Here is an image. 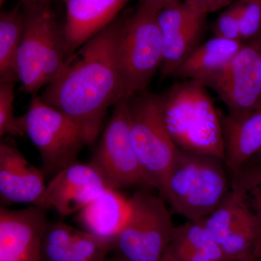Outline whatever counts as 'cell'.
<instances>
[{"label": "cell", "mask_w": 261, "mask_h": 261, "mask_svg": "<svg viewBox=\"0 0 261 261\" xmlns=\"http://www.w3.org/2000/svg\"><path fill=\"white\" fill-rule=\"evenodd\" d=\"M171 241L184 244L214 261H232L225 255L204 219L174 227Z\"/></svg>", "instance_id": "22"}, {"label": "cell", "mask_w": 261, "mask_h": 261, "mask_svg": "<svg viewBox=\"0 0 261 261\" xmlns=\"http://www.w3.org/2000/svg\"><path fill=\"white\" fill-rule=\"evenodd\" d=\"M89 164L97 171L108 188H149L130 139L126 99L113 108L107 126L94 145Z\"/></svg>", "instance_id": "9"}, {"label": "cell", "mask_w": 261, "mask_h": 261, "mask_svg": "<svg viewBox=\"0 0 261 261\" xmlns=\"http://www.w3.org/2000/svg\"><path fill=\"white\" fill-rule=\"evenodd\" d=\"M224 1L225 3H227L228 5H231L233 3H235V2L238 1V0H224Z\"/></svg>", "instance_id": "35"}, {"label": "cell", "mask_w": 261, "mask_h": 261, "mask_svg": "<svg viewBox=\"0 0 261 261\" xmlns=\"http://www.w3.org/2000/svg\"><path fill=\"white\" fill-rule=\"evenodd\" d=\"M120 19L68 57L39 97L75 121L95 145L110 108L126 100L117 51Z\"/></svg>", "instance_id": "1"}, {"label": "cell", "mask_w": 261, "mask_h": 261, "mask_svg": "<svg viewBox=\"0 0 261 261\" xmlns=\"http://www.w3.org/2000/svg\"><path fill=\"white\" fill-rule=\"evenodd\" d=\"M44 171L24 157L13 143L0 144V199L2 206L39 205L46 187Z\"/></svg>", "instance_id": "15"}, {"label": "cell", "mask_w": 261, "mask_h": 261, "mask_svg": "<svg viewBox=\"0 0 261 261\" xmlns=\"http://www.w3.org/2000/svg\"><path fill=\"white\" fill-rule=\"evenodd\" d=\"M24 116L25 135L37 147L45 173H55L78 162L89 145L84 130L61 111L34 96Z\"/></svg>", "instance_id": "8"}, {"label": "cell", "mask_w": 261, "mask_h": 261, "mask_svg": "<svg viewBox=\"0 0 261 261\" xmlns=\"http://www.w3.org/2000/svg\"><path fill=\"white\" fill-rule=\"evenodd\" d=\"M224 162L230 173L243 167L261 149V108L221 118Z\"/></svg>", "instance_id": "17"}, {"label": "cell", "mask_w": 261, "mask_h": 261, "mask_svg": "<svg viewBox=\"0 0 261 261\" xmlns=\"http://www.w3.org/2000/svg\"><path fill=\"white\" fill-rule=\"evenodd\" d=\"M160 261H178L172 254L167 249L166 252H165L164 255H163L162 258Z\"/></svg>", "instance_id": "32"}, {"label": "cell", "mask_w": 261, "mask_h": 261, "mask_svg": "<svg viewBox=\"0 0 261 261\" xmlns=\"http://www.w3.org/2000/svg\"><path fill=\"white\" fill-rule=\"evenodd\" d=\"M255 159L256 162L260 163L261 164V149L260 151H259L258 152H257L256 155L255 156Z\"/></svg>", "instance_id": "34"}, {"label": "cell", "mask_w": 261, "mask_h": 261, "mask_svg": "<svg viewBox=\"0 0 261 261\" xmlns=\"http://www.w3.org/2000/svg\"><path fill=\"white\" fill-rule=\"evenodd\" d=\"M47 209L32 205L20 210L0 207V261H44L42 238Z\"/></svg>", "instance_id": "12"}, {"label": "cell", "mask_w": 261, "mask_h": 261, "mask_svg": "<svg viewBox=\"0 0 261 261\" xmlns=\"http://www.w3.org/2000/svg\"><path fill=\"white\" fill-rule=\"evenodd\" d=\"M50 3L23 5L24 29L18 55L19 82L27 94L47 87L68 59L64 25Z\"/></svg>", "instance_id": "4"}, {"label": "cell", "mask_w": 261, "mask_h": 261, "mask_svg": "<svg viewBox=\"0 0 261 261\" xmlns=\"http://www.w3.org/2000/svg\"><path fill=\"white\" fill-rule=\"evenodd\" d=\"M106 188L108 187L92 166L76 162L55 175L38 206L65 217L82 210Z\"/></svg>", "instance_id": "14"}, {"label": "cell", "mask_w": 261, "mask_h": 261, "mask_svg": "<svg viewBox=\"0 0 261 261\" xmlns=\"http://www.w3.org/2000/svg\"><path fill=\"white\" fill-rule=\"evenodd\" d=\"M129 214V200L118 190L106 188L76 213L75 221L84 231L114 241Z\"/></svg>", "instance_id": "18"}, {"label": "cell", "mask_w": 261, "mask_h": 261, "mask_svg": "<svg viewBox=\"0 0 261 261\" xmlns=\"http://www.w3.org/2000/svg\"><path fill=\"white\" fill-rule=\"evenodd\" d=\"M231 173V191L255 224L261 243V164L249 161Z\"/></svg>", "instance_id": "21"}, {"label": "cell", "mask_w": 261, "mask_h": 261, "mask_svg": "<svg viewBox=\"0 0 261 261\" xmlns=\"http://www.w3.org/2000/svg\"><path fill=\"white\" fill-rule=\"evenodd\" d=\"M83 230L77 229L61 222L47 221L43 234L42 243L66 246L73 243Z\"/></svg>", "instance_id": "27"}, {"label": "cell", "mask_w": 261, "mask_h": 261, "mask_svg": "<svg viewBox=\"0 0 261 261\" xmlns=\"http://www.w3.org/2000/svg\"><path fill=\"white\" fill-rule=\"evenodd\" d=\"M240 12L241 2H235L221 13L215 21L213 31L215 37L228 40L241 41L240 39Z\"/></svg>", "instance_id": "26"}, {"label": "cell", "mask_w": 261, "mask_h": 261, "mask_svg": "<svg viewBox=\"0 0 261 261\" xmlns=\"http://www.w3.org/2000/svg\"><path fill=\"white\" fill-rule=\"evenodd\" d=\"M252 261H261V257H257V258L255 259V260Z\"/></svg>", "instance_id": "37"}, {"label": "cell", "mask_w": 261, "mask_h": 261, "mask_svg": "<svg viewBox=\"0 0 261 261\" xmlns=\"http://www.w3.org/2000/svg\"><path fill=\"white\" fill-rule=\"evenodd\" d=\"M227 171L223 159L178 148L162 197L188 221L205 219L231 191Z\"/></svg>", "instance_id": "3"}, {"label": "cell", "mask_w": 261, "mask_h": 261, "mask_svg": "<svg viewBox=\"0 0 261 261\" xmlns=\"http://www.w3.org/2000/svg\"><path fill=\"white\" fill-rule=\"evenodd\" d=\"M130 139L149 190L164 193L168 173L178 148L173 143L163 116L162 94L147 91L126 99Z\"/></svg>", "instance_id": "5"}, {"label": "cell", "mask_w": 261, "mask_h": 261, "mask_svg": "<svg viewBox=\"0 0 261 261\" xmlns=\"http://www.w3.org/2000/svg\"><path fill=\"white\" fill-rule=\"evenodd\" d=\"M168 250L178 261H214L207 255L177 242L171 241Z\"/></svg>", "instance_id": "28"}, {"label": "cell", "mask_w": 261, "mask_h": 261, "mask_svg": "<svg viewBox=\"0 0 261 261\" xmlns=\"http://www.w3.org/2000/svg\"><path fill=\"white\" fill-rule=\"evenodd\" d=\"M240 2V39L245 43L261 36V0Z\"/></svg>", "instance_id": "25"}, {"label": "cell", "mask_w": 261, "mask_h": 261, "mask_svg": "<svg viewBox=\"0 0 261 261\" xmlns=\"http://www.w3.org/2000/svg\"><path fill=\"white\" fill-rule=\"evenodd\" d=\"M107 261H126L123 258V257H121V255H118V254H116V255L114 256L109 257V258H107Z\"/></svg>", "instance_id": "33"}, {"label": "cell", "mask_w": 261, "mask_h": 261, "mask_svg": "<svg viewBox=\"0 0 261 261\" xmlns=\"http://www.w3.org/2000/svg\"><path fill=\"white\" fill-rule=\"evenodd\" d=\"M207 13L178 2L157 13L162 37L161 80L173 76L189 55L200 45Z\"/></svg>", "instance_id": "11"}, {"label": "cell", "mask_w": 261, "mask_h": 261, "mask_svg": "<svg viewBox=\"0 0 261 261\" xmlns=\"http://www.w3.org/2000/svg\"><path fill=\"white\" fill-rule=\"evenodd\" d=\"M181 2L180 0H140L139 6L158 13L166 7Z\"/></svg>", "instance_id": "30"}, {"label": "cell", "mask_w": 261, "mask_h": 261, "mask_svg": "<svg viewBox=\"0 0 261 261\" xmlns=\"http://www.w3.org/2000/svg\"><path fill=\"white\" fill-rule=\"evenodd\" d=\"M130 0H64L68 56L116 20Z\"/></svg>", "instance_id": "16"}, {"label": "cell", "mask_w": 261, "mask_h": 261, "mask_svg": "<svg viewBox=\"0 0 261 261\" xmlns=\"http://www.w3.org/2000/svg\"><path fill=\"white\" fill-rule=\"evenodd\" d=\"M6 0H0V4L3 5ZM23 5L39 4V3H50V0H20Z\"/></svg>", "instance_id": "31"}, {"label": "cell", "mask_w": 261, "mask_h": 261, "mask_svg": "<svg viewBox=\"0 0 261 261\" xmlns=\"http://www.w3.org/2000/svg\"><path fill=\"white\" fill-rule=\"evenodd\" d=\"M128 200L129 214L113 242V251L126 261L161 260L175 227L164 199L139 190Z\"/></svg>", "instance_id": "7"}, {"label": "cell", "mask_w": 261, "mask_h": 261, "mask_svg": "<svg viewBox=\"0 0 261 261\" xmlns=\"http://www.w3.org/2000/svg\"><path fill=\"white\" fill-rule=\"evenodd\" d=\"M72 248L75 261H104L113 251V243L83 230Z\"/></svg>", "instance_id": "24"}, {"label": "cell", "mask_w": 261, "mask_h": 261, "mask_svg": "<svg viewBox=\"0 0 261 261\" xmlns=\"http://www.w3.org/2000/svg\"><path fill=\"white\" fill-rule=\"evenodd\" d=\"M104 261H107V259H106V260H105Z\"/></svg>", "instance_id": "38"}, {"label": "cell", "mask_w": 261, "mask_h": 261, "mask_svg": "<svg viewBox=\"0 0 261 261\" xmlns=\"http://www.w3.org/2000/svg\"><path fill=\"white\" fill-rule=\"evenodd\" d=\"M260 82H261V56L260 58Z\"/></svg>", "instance_id": "36"}, {"label": "cell", "mask_w": 261, "mask_h": 261, "mask_svg": "<svg viewBox=\"0 0 261 261\" xmlns=\"http://www.w3.org/2000/svg\"><path fill=\"white\" fill-rule=\"evenodd\" d=\"M117 51L126 99L145 92L162 63V37L157 13L138 6L120 18Z\"/></svg>", "instance_id": "6"}, {"label": "cell", "mask_w": 261, "mask_h": 261, "mask_svg": "<svg viewBox=\"0 0 261 261\" xmlns=\"http://www.w3.org/2000/svg\"><path fill=\"white\" fill-rule=\"evenodd\" d=\"M162 95L165 122L176 147L224 161L221 118L207 87L185 80L173 84Z\"/></svg>", "instance_id": "2"}, {"label": "cell", "mask_w": 261, "mask_h": 261, "mask_svg": "<svg viewBox=\"0 0 261 261\" xmlns=\"http://www.w3.org/2000/svg\"><path fill=\"white\" fill-rule=\"evenodd\" d=\"M261 36L244 43L231 61L204 85L216 92L228 113L241 114L261 108Z\"/></svg>", "instance_id": "10"}, {"label": "cell", "mask_w": 261, "mask_h": 261, "mask_svg": "<svg viewBox=\"0 0 261 261\" xmlns=\"http://www.w3.org/2000/svg\"><path fill=\"white\" fill-rule=\"evenodd\" d=\"M185 1L207 14L222 9L228 5L224 0H185Z\"/></svg>", "instance_id": "29"}, {"label": "cell", "mask_w": 261, "mask_h": 261, "mask_svg": "<svg viewBox=\"0 0 261 261\" xmlns=\"http://www.w3.org/2000/svg\"><path fill=\"white\" fill-rule=\"evenodd\" d=\"M23 10L17 6L0 13V83L19 82L18 55L23 37Z\"/></svg>", "instance_id": "20"}, {"label": "cell", "mask_w": 261, "mask_h": 261, "mask_svg": "<svg viewBox=\"0 0 261 261\" xmlns=\"http://www.w3.org/2000/svg\"><path fill=\"white\" fill-rule=\"evenodd\" d=\"M204 221L230 260L252 261L261 257L256 227L232 192Z\"/></svg>", "instance_id": "13"}, {"label": "cell", "mask_w": 261, "mask_h": 261, "mask_svg": "<svg viewBox=\"0 0 261 261\" xmlns=\"http://www.w3.org/2000/svg\"><path fill=\"white\" fill-rule=\"evenodd\" d=\"M15 83H0V137L9 135L13 137L25 135L24 116L15 117L13 103Z\"/></svg>", "instance_id": "23"}, {"label": "cell", "mask_w": 261, "mask_h": 261, "mask_svg": "<svg viewBox=\"0 0 261 261\" xmlns=\"http://www.w3.org/2000/svg\"><path fill=\"white\" fill-rule=\"evenodd\" d=\"M243 44L242 41L212 38L197 46L180 65L173 76L205 84L231 61Z\"/></svg>", "instance_id": "19"}]
</instances>
